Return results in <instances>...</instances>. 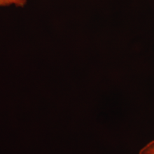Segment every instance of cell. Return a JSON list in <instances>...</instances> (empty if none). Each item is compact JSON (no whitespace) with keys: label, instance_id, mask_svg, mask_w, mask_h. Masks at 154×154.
I'll return each instance as SVG.
<instances>
[{"label":"cell","instance_id":"1","mask_svg":"<svg viewBox=\"0 0 154 154\" xmlns=\"http://www.w3.org/2000/svg\"><path fill=\"white\" fill-rule=\"evenodd\" d=\"M28 0H0V9L11 6L22 8L25 6Z\"/></svg>","mask_w":154,"mask_h":154},{"label":"cell","instance_id":"2","mask_svg":"<svg viewBox=\"0 0 154 154\" xmlns=\"http://www.w3.org/2000/svg\"><path fill=\"white\" fill-rule=\"evenodd\" d=\"M138 154H154V140L145 144L140 149Z\"/></svg>","mask_w":154,"mask_h":154}]
</instances>
